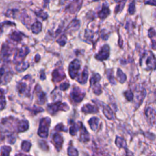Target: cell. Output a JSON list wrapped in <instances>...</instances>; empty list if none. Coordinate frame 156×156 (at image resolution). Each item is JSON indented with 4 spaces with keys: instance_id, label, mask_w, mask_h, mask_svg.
Listing matches in <instances>:
<instances>
[{
    "instance_id": "6da1fadb",
    "label": "cell",
    "mask_w": 156,
    "mask_h": 156,
    "mask_svg": "<svg viewBox=\"0 0 156 156\" xmlns=\"http://www.w3.org/2000/svg\"><path fill=\"white\" fill-rule=\"evenodd\" d=\"M50 119L48 117L42 119L40 121V125H39L38 135L42 138L47 137Z\"/></svg>"
},
{
    "instance_id": "7a4b0ae2",
    "label": "cell",
    "mask_w": 156,
    "mask_h": 156,
    "mask_svg": "<svg viewBox=\"0 0 156 156\" xmlns=\"http://www.w3.org/2000/svg\"><path fill=\"white\" fill-rule=\"evenodd\" d=\"M47 109L49 113L53 115L56 114L59 110H67L69 109V107L66 103L57 101L53 104H48L47 106Z\"/></svg>"
},
{
    "instance_id": "3957f363",
    "label": "cell",
    "mask_w": 156,
    "mask_h": 156,
    "mask_svg": "<svg viewBox=\"0 0 156 156\" xmlns=\"http://www.w3.org/2000/svg\"><path fill=\"white\" fill-rule=\"evenodd\" d=\"M141 60H144L148 70L155 69L156 68V60L152 53L147 52L144 53Z\"/></svg>"
},
{
    "instance_id": "277c9868",
    "label": "cell",
    "mask_w": 156,
    "mask_h": 156,
    "mask_svg": "<svg viewBox=\"0 0 156 156\" xmlns=\"http://www.w3.org/2000/svg\"><path fill=\"white\" fill-rule=\"evenodd\" d=\"M81 68V62L78 59H75L69 65V75L72 79H75L79 74V72Z\"/></svg>"
},
{
    "instance_id": "5b68a950",
    "label": "cell",
    "mask_w": 156,
    "mask_h": 156,
    "mask_svg": "<svg viewBox=\"0 0 156 156\" xmlns=\"http://www.w3.org/2000/svg\"><path fill=\"white\" fill-rule=\"evenodd\" d=\"M29 53V49L27 47H21L16 51L14 56V60L16 62H17V64L23 62V59Z\"/></svg>"
},
{
    "instance_id": "8992f818",
    "label": "cell",
    "mask_w": 156,
    "mask_h": 156,
    "mask_svg": "<svg viewBox=\"0 0 156 156\" xmlns=\"http://www.w3.org/2000/svg\"><path fill=\"white\" fill-rule=\"evenodd\" d=\"M85 93L79 88L75 87L70 93V98L74 103H79L84 98Z\"/></svg>"
},
{
    "instance_id": "52a82bcc",
    "label": "cell",
    "mask_w": 156,
    "mask_h": 156,
    "mask_svg": "<svg viewBox=\"0 0 156 156\" xmlns=\"http://www.w3.org/2000/svg\"><path fill=\"white\" fill-rule=\"evenodd\" d=\"M100 79H101V76H99V74L93 75V76H92L90 79L91 86L93 87V92L96 94H101L102 92L101 87L99 83Z\"/></svg>"
},
{
    "instance_id": "ba28073f",
    "label": "cell",
    "mask_w": 156,
    "mask_h": 156,
    "mask_svg": "<svg viewBox=\"0 0 156 156\" xmlns=\"http://www.w3.org/2000/svg\"><path fill=\"white\" fill-rule=\"evenodd\" d=\"M110 54V48L107 44L104 45L100 49V51L95 55V58L98 60H106L109 58Z\"/></svg>"
},
{
    "instance_id": "9c48e42d",
    "label": "cell",
    "mask_w": 156,
    "mask_h": 156,
    "mask_svg": "<svg viewBox=\"0 0 156 156\" xmlns=\"http://www.w3.org/2000/svg\"><path fill=\"white\" fill-rule=\"evenodd\" d=\"M145 115L150 124L151 125L156 124V111L154 109L148 107L145 111Z\"/></svg>"
},
{
    "instance_id": "30bf717a",
    "label": "cell",
    "mask_w": 156,
    "mask_h": 156,
    "mask_svg": "<svg viewBox=\"0 0 156 156\" xmlns=\"http://www.w3.org/2000/svg\"><path fill=\"white\" fill-rule=\"evenodd\" d=\"M82 3V0H74L68 6V9L70 12L71 14L76 12L81 8Z\"/></svg>"
},
{
    "instance_id": "8fae6325",
    "label": "cell",
    "mask_w": 156,
    "mask_h": 156,
    "mask_svg": "<svg viewBox=\"0 0 156 156\" xmlns=\"http://www.w3.org/2000/svg\"><path fill=\"white\" fill-rule=\"evenodd\" d=\"M110 10L109 6L107 4H104L103 5L101 10L98 12V16L100 19L104 20L107 17V16L110 15Z\"/></svg>"
},
{
    "instance_id": "7c38bea8",
    "label": "cell",
    "mask_w": 156,
    "mask_h": 156,
    "mask_svg": "<svg viewBox=\"0 0 156 156\" xmlns=\"http://www.w3.org/2000/svg\"><path fill=\"white\" fill-rule=\"evenodd\" d=\"M17 90L20 94H23L25 96L29 95L30 89H28L26 83L23 82H20L18 83Z\"/></svg>"
},
{
    "instance_id": "4fadbf2b",
    "label": "cell",
    "mask_w": 156,
    "mask_h": 156,
    "mask_svg": "<svg viewBox=\"0 0 156 156\" xmlns=\"http://www.w3.org/2000/svg\"><path fill=\"white\" fill-rule=\"evenodd\" d=\"M36 96L38 100V103L39 104H43L46 101V96L43 92L42 91L40 87L37 86L36 87Z\"/></svg>"
},
{
    "instance_id": "5bb4252c",
    "label": "cell",
    "mask_w": 156,
    "mask_h": 156,
    "mask_svg": "<svg viewBox=\"0 0 156 156\" xmlns=\"http://www.w3.org/2000/svg\"><path fill=\"white\" fill-rule=\"evenodd\" d=\"M53 140L54 143V145L58 150L60 149L62 146L63 138L60 135V133H55L53 135Z\"/></svg>"
},
{
    "instance_id": "9a60e30c",
    "label": "cell",
    "mask_w": 156,
    "mask_h": 156,
    "mask_svg": "<svg viewBox=\"0 0 156 156\" xmlns=\"http://www.w3.org/2000/svg\"><path fill=\"white\" fill-rule=\"evenodd\" d=\"M85 37L88 40L94 43L98 40V34L97 32H94L92 31L87 29L85 33Z\"/></svg>"
},
{
    "instance_id": "2e32d148",
    "label": "cell",
    "mask_w": 156,
    "mask_h": 156,
    "mask_svg": "<svg viewBox=\"0 0 156 156\" xmlns=\"http://www.w3.org/2000/svg\"><path fill=\"white\" fill-rule=\"evenodd\" d=\"M12 49L7 44H4L1 49V57L3 59H7L12 54Z\"/></svg>"
},
{
    "instance_id": "e0dca14e",
    "label": "cell",
    "mask_w": 156,
    "mask_h": 156,
    "mask_svg": "<svg viewBox=\"0 0 156 156\" xmlns=\"http://www.w3.org/2000/svg\"><path fill=\"white\" fill-rule=\"evenodd\" d=\"M79 129L81 131V134H80V140L83 142H86L89 140V135L88 132L87 131L85 127L83 126L81 122L80 128Z\"/></svg>"
},
{
    "instance_id": "ac0fdd59",
    "label": "cell",
    "mask_w": 156,
    "mask_h": 156,
    "mask_svg": "<svg viewBox=\"0 0 156 156\" xmlns=\"http://www.w3.org/2000/svg\"><path fill=\"white\" fill-rule=\"evenodd\" d=\"M53 77L54 81H61L65 77V74L62 70H55L53 73Z\"/></svg>"
},
{
    "instance_id": "d6986e66",
    "label": "cell",
    "mask_w": 156,
    "mask_h": 156,
    "mask_svg": "<svg viewBox=\"0 0 156 156\" xmlns=\"http://www.w3.org/2000/svg\"><path fill=\"white\" fill-rule=\"evenodd\" d=\"M82 111L86 114H94L96 113L98 109V108L91 104H86L82 108Z\"/></svg>"
},
{
    "instance_id": "ffe728a7",
    "label": "cell",
    "mask_w": 156,
    "mask_h": 156,
    "mask_svg": "<svg viewBox=\"0 0 156 156\" xmlns=\"http://www.w3.org/2000/svg\"><path fill=\"white\" fill-rule=\"evenodd\" d=\"M80 27V21L77 19H74L71 21V23L69 24L68 27H66V31H75L77 30Z\"/></svg>"
},
{
    "instance_id": "44dd1931",
    "label": "cell",
    "mask_w": 156,
    "mask_h": 156,
    "mask_svg": "<svg viewBox=\"0 0 156 156\" xmlns=\"http://www.w3.org/2000/svg\"><path fill=\"white\" fill-rule=\"evenodd\" d=\"M17 132H22L26 131L29 128V125L28 122L26 120H21L19 121L17 123Z\"/></svg>"
},
{
    "instance_id": "7402d4cb",
    "label": "cell",
    "mask_w": 156,
    "mask_h": 156,
    "mask_svg": "<svg viewBox=\"0 0 156 156\" xmlns=\"http://www.w3.org/2000/svg\"><path fill=\"white\" fill-rule=\"evenodd\" d=\"M88 77V72L86 67L80 75H78L77 81L81 83H86Z\"/></svg>"
},
{
    "instance_id": "603a6c76",
    "label": "cell",
    "mask_w": 156,
    "mask_h": 156,
    "mask_svg": "<svg viewBox=\"0 0 156 156\" xmlns=\"http://www.w3.org/2000/svg\"><path fill=\"white\" fill-rule=\"evenodd\" d=\"M31 29L32 32L34 33V34H38L39 32H40L42 31V23L40 21H36L35 23H34L31 25Z\"/></svg>"
},
{
    "instance_id": "cb8c5ba5",
    "label": "cell",
    "mask_w": 156,
    "mask_h": 156,
    "mask_svg": "<svg viewBox=\"0 0 156 156\" xmlns=\"http://www.w3.org/2000/svg\"><path fill=\"white\" fill-rule=\"evenodd\" d=\"M23 36H24L23 34H21L20 32L14 31L12 33H11L9 36V37L11 40H14L15 42H19L22 40Z\"/></svg>"
},
{
    "instance_id": "d4e9b609",
    "label": "cell",
    "mask_w": 156,
    "mask_h": 156,
    "mask_svg": "<svg viewBox=\"0 0 156 156\" xmlns=\"http://www.w3.org/2000/svg\"><path fill=\"white\" fill-rule=\"evenodd\" d=\"M89 125H90L91 129L93 131H96L98 126L99 119L96 117H93L90 120L88 121Z\"/></svg>"
},
{
    "instance_id": "484cf974",
    "label": "cell",
    "mask_w": 156,
    "mask_h": 156,
    "mask_svg": "<svg viewBox=\"0 0 156 156\" xmlns=\"http://www.w3.org/2000/svg\"><path fill=\"white\" fill-rule=\"evenodd\" d=\"M149 37L151 38L153 43V48L156 49V31L151 29L149 31Z\"/></svg>"
},
{
    "instance_id": "4316f807",
    "label": "cell",
    "mask_w": 156,
    "mask_h": 156,
    "mask_svg": "<svg viewBox=\"0 0 156 156\" xmlns=\"http://www.w3.org/2000/svg\"><path fill=\"white\" fill-rule=\"evenodd\" d=\"M103 113L105 116L107 117L109 120H112L114 118V114L112 111L111 110V109L108 106H104L103 109Z\"/></svg>"
},
{
    "instance_id": "83f0119b",
    "label": "cell",
    "mask_w": 156,
    "mask_h": 156,
    "mask_svg": "<svg viewBox=\"0 0 156 156\" xmlns=\"http://www.w3.org/2000/svg\"><path fill=\"white\" fill-rule=\"evenodd\" d=\"M29 66V65L28 63L23 62L17 64L15 68H16V70L18 71H23L25 70H26L27 68H28Z\"/></svg>"
},
{
    "instance_id": "f1b7e54d",
    "label": "cell",
    "mask_w": 156,
    "mask_h": 156,
    "mask_svg": "<svg viewBox=\"0 0 156 156\" xmlns=\"http://www.w3.org/2000/svg\"><path fill=\"white\" fill-rule=\"evenodd\" d=\"M116 76H117V79H118V81L121 83H124L126 81V76L125 75V74L120 68H118V71H117Z\"/></svg>"
},
{
    "instance_id": "f546056e",
    "label": "cell",
    "mask_w": 156,
    "mask_h": 156,
    "mask_svg": "<svg viewBox=\"0 0 156 156\" xmlns=\"http://www.w3.org/2000/svg\"><path fill=\"white\" fill-rule=\"evenodd\" d=\"M115 143L116 144V145L118 146L119 148H125V149H127V146H126V141L125 140H123V139L119 137H116V141H115Z\"/></svg>"
},
{
    "instance_id": "4dcf8cb0",
    "label": "cell",
    "mask_w": 156,
    "mask_h": 156,
    "mask_svg": "<svg viewBox=\"0 0 156 156\" xmlns=\"http://www.w3.org/2000/svg\"><path fill=\"white\" fill-rule=\"evenodd\" d=\"M36 15L38 16V17L42 18L43 20H45L48 18V14L47 13L44 12L42 10H39L38 11H36L35 12Z\"/></svg>"
},
{
    "instance_id": "1f68e13d",
    "label": "cell",
    "mask_w": 156,
    "mask_h": 156,
    "mask_svg": "<svg viewBox=\"0 0 156 156\" xmlns=\"http://www.w3.org/2000/svg\"><path fill=\"white\" fill-rule=\"evenodd\" d=\"M31 146V144L30 142L27 141H23V142H22L21 148V149L25 152H28L30 150Z\"/></svg>"
},
{
    "instance_id": "d6a6232c",
    "label": "cell",
    "mask_w": 156,
    "mask_h": 156,
    "mask_svg": "<svg viewBox=\"0 0 156 156\" xmlns=\"http://www.w3.org/2000/svg\"><path fill=\"white\" fill-rule=\"evenodd\" d=\"M11 148L8 146H3L1 149V156H9Z\"/></svg>"
},
{
    "instance_id": "836d02e7",
    "label": "cell",
    "mask_w": 156,
    "mask_h": 156,
    "mask_svg": "<svg viewBox=\"0 0 156 156\" xmlns=\"http://www.w3.org/2000/svg\"><path fill=\"white\" fill-rule=\"evenodd\" d=\"M77 125H76V124L72 125V126L70 127V133L71 135H75L78 131V129L80 128V127H79V126H78Z\"/></svg>"
},
{
    "instance_id": "e575fe53",
    "label": "cell",
    "mask_w": 156,
    "mask_h": 156,
    "mask_svg": "<svg viewBox=\"0 0 156 156\" xmlns=\"http://www.w3.org/2000/svg\"><path fill=\"white\" fill-rule=\"evenodd\" d=\"M68 153L69 156H78V151L76 149L73 147H69L68 149Z\"/></svg>"
},
{
    "instance_id": "d590c367",
    "label": "cell",
    "mask_w": 156,
    "mask_h": 156,
    "mask_svg": "<svg viewBox=\"0 0 156 156\" xmlns=\"http://www.w3.org/2000/svg\"><path fill=\"white\" fill-rule=\"evenodd\" d=\"M18 12V10H16V9L8 10L6 12V13H5V16H8V17L14 18L16 12Z\"/></svg>"
},
{
    "instance_id": "8d00e7d4",
    "label": "cell",
    "mask_w": 156,
    "mask_h": 156,
    "mask_svg": "<svg viewBox=\"0 0 156 156\" xmlns=\"http://www.w3.org/2000/svg\"><path fill=\"white\" fill-rule=\"evenodd\" d=\"M57 42L59 43L60 46H64L66 42V37L65 35H62L57 40Z\"/></svg>"
},
{
    "instance_id": "74e56055",
    "label": "cell",
    "mask_w": 156,
    "mask_h": 156,
    "mask_svg": "<svg viewBox=\"0 0 156 156\" xmlns=\"http://www.w3.org/2000/svg\"><path fill=\"white\" fill-rule=\"evenodd\" d=\"M128 12L131 14L133 15L135 12V1H133L132 3H131L129 6V9H128Z\"/></svg>"
},
{
    "instance_id": "f35d334b",
    "label": "cell",
    "mask_w": 156,
    "mask_h": 156,
    "mask_svg": "<svg viewBox=\"0 0 156 156\" xmlns=\"http://www.w3.org/2000/svg\"><path fill=\"white\" fill-rule=\"evenodd\" d=\"M125 96L128 101H132L133 98V93L131 90H127L125 93Z\"/></svg>"
},
{
    "instance_id": "ab89813d",
    "label": "cell",
    "mask_w": 156,
    "mask_h": 156,
    "mask_svg": "<svg viewBox=\"0 0 156 156\" xmlns=\"http://www.w3.org/2000/svg\"><path fill=\"white\" fill-rule=\"evenodd\" d=\"M5 105V99L3 94V90L1 89V110H2Z\"/></svg>"
},
{
    "instance_id": "60d3db41",
    "label": "cell",
    "mask_w": 156,
    "mask_h": 156,
    "mask_svg": "<svg viewBox=\"0 0 156 156\" xmlns=\"http://www.w3.org/2000/svg\"><path fill=\"white\" fill-rule=\"evenodd\" d=\"M55 130L58 131H65L66 132L67 131V129L62 124H59L55 127Z\"/></svg>"
},
{
    "instance_id": "b9f144b4",
    "label": "cell",
    "mask_w": 156,
    "mask_h": 156,
    "mask_svg": "<svg viewBox=\"0 0 156 156\" xmlns=\"http://www.w3.org/2000/svg\"><path fill=\"white\" fill-rule=\"evenodd\" d=\"M69 83H63L60 84L59 86V89L60 90H66V89L69 87Z\"/></svg>"
},
{
    "instance_id": "7bdbcfd3",
    "label": "cell",
    "mask_w": 156,
    "mask_h": 156,
    "mask_svg": "<svg viewBox=\"0 0 156 156\" xmlns=\"http://www.w3.org/2000/svg\"><path fill=\"white\" fill-rule=\"evenodd\" d=\"M46 78L45 75H44V71H43V70L41 71L40 73V79H44Z\"/></svg>"
},
{
    "instance_id": "ee69618b",
    "label": "cell",
    "mask_w": 156,
    "mask_h": 156,
    "mask_svg": "<svg viewBox=\"0 0 156 156\" xmlns=\"http://www.w3.org/2000/svg\"><path fill=\"white\" fill-rule=\"evenodd\" d=\"M115 1L116 3H126V0H115Z\"/></svg>"
},
{
    "instance_id": "f6af8a7d",
    "label": "cell",
    "mask_w": 156,
    "mask_h": 156,
    "mask_svg": "<svg viewBox=\"0 0 156 156\" xmlns=\"http://www.w3.org/2000/svg\"><path fill=\"white\" fill-rule=\"evenodd\" d=\"M40 55H39L38 54H37V55H36V62H37L39 60H40Z\"/></svg>"
},
{
    "instance_id": "bcb514c9",
    "label": "cell",
    "mask_w": 156,
    "mask_h": 156,
    "mask_svg": "<svg viewBox=\"0 0 156 156\" xmlns=\"http://www.w3.org/2000/svg\"><path fill=\"white\" fill-rule=\"evenodd\" d=\"M16 156H31V155H25V154H23L21 153H20L17 155H16Z\"/></svg>"
},
{
    "instance_id": "7dc6e473",
    "label": "cell",
    "mask_w": 156,
    "mask_h": 156,
    "mask_svg": "<svg viewBox=\"0 0 156 156\" xmlns=\"http://www.w3.org/2000/svg\"><path fill=\"white\" fill-rule=\"evenodd\" d=\"M99 1V0H93V1Z\"/></svg>"
}]
</instances>
